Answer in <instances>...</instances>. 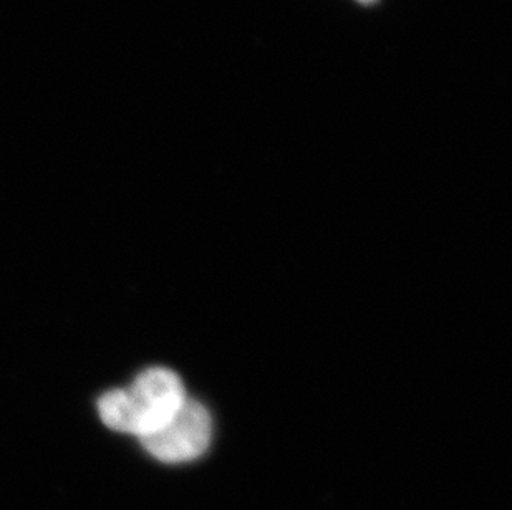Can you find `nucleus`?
Listing matches in <instances>:
<instances>
[{"mask_svg":"<svg viewBox=\"0 0 512 510\" xmlns=\"http://www.w3.org/2000/svg\"><path fill=\"white\" fill-rule=\"evenodd\" d=\"M186 400L176 373L168 368H150L130 388L105 393L98 411L108 428L143 439L163 428Z\"/></svg>","mask_w":512,"mask_h":510,"instance_id":"obj_1","label":"nucleus"},{"mask_svg":"<svg viewBox=\"0 0 512 510\" xmlns=\"http://www.w3.org/2000/svg\"><path fill=\"white\" fill-rule=\"evenodd\" d=\"M213 434L208 409L186 400L183 408L156 433L141 439L146 451L168 464L193 461L206 453Z\"/></svg>","mask_w":512,"mask_h":510,"instance_id":"obj_2","label":"nucleus"},{"mask_svg":"<svg viewBox=\"0 0 512 510\" xmlns=\"http://www.w3.org/2000/svg\"><path fill=\"white\" fill-rule=\"evenodd\" d=\"M360 2H365V4H368V2H373V0H360Z\"/></svg>","mask_w":512,"mask_h":510,"instance_id":"obj_3","label":"nucleus"}]
</instances>
